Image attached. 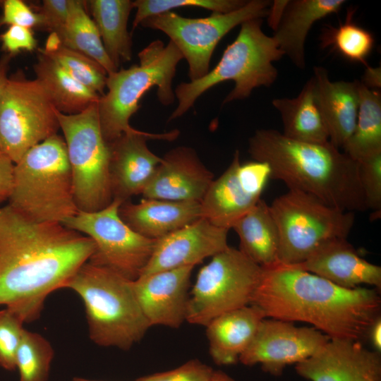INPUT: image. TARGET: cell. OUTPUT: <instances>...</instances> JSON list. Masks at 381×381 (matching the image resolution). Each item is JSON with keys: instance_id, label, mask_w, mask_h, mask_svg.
Returning a JSON list of instances; mask_svg holds the SVG:
<instances>
[{"instance_id": "obj_28", "label": "cell", "mask_w": 381, "mask_h": 381, "mask_svg": "<svg viewBox=\"0 0 381 381\" xmlns=\"http://www.w3.org/2000/svg\"><path fill=\"white\" fill-rule=\"evenodd\" d=\"M36 79L47 92L55 109L64 114H77L93 104L101 96L84 86L62 67L40 49L34 65Z\"/></svg>"}, {"instance_id": "obj_25", "label": "cell", "mask_w": 381, "mask_h": 381, "mask_svg": "<svg viewBox=\"0 0 381 381\" xmlns=\"http://www.w3.org/2000/svg\"><path fill=\"white\" fill-rule=\"evenodd\" d=\"M272 104L280 114L284 136L306 143L329 141V133L315 100L313 77L296 97L275 98Z\"/></svg>"}, {"instance_id": "obj_16", "label": "cell", "mask_w": 381, "mask_h": 381, "mask_svg": "<svg viewBox=\"0 0 381 381\" xmlns=\"http://www.w3.org/2000/svg\"><path fill=\"white\" fill-rule=\"evenodd\" d=\"M193 266L141 275L133 281L141 310L150 327L179 328L186 322Z\"/></svg>"}, {"instance_id": "obj_3", "label": "cell", "mask_w": 381, "mask_h": 381, "mask_svg": "<svg viewBox=\"0 0 381 381\" xmlns=\"http://www.w3.org/2000/svg\"><path fill=\"white\" fill-rule=\"evenodd\" d=\"M248 152L253 160L267 163L270 179L283 181L289 190L344 211L367 210L358 162L329 141H298L274 129H260L249 138Z\"/></svg>"}, {"instance_id": "obj_21", "label": "cell", "mask_w": 381, "mask_h": 381, "mask_svg": "<svg viewBox=\"0 0 381 381\" xmlns=\"http://www.w3.org/2000/svg\"><path fill=\"white\" fill-rule=\"evenodd\" d=\"M121 219L138 234L158 240L201 218L200 203L143 198L119 207Z\"/></svg>"}, {"instance_id": "obj_41", "label": "cell", "mask_w": 381, "mask_h": 381, "mask_svg": "<svg viewBox=\"0 0 381 381\" xmlns=\"http://www.w3.org/2000/svg\"><path fill=\"white\" fill-rule=\"evenodd\" d=\"M0 39L3 49L12 56L23 50L33 51L37 46L31 29L18 25L9 26Z\"/></svg>"}, {"instance_id": "obj_6", "label": "cell", "mask_w": 381, "mask_h": 381, "mask_svg": "<svg viewBox=\"0 0 381 381\" xmlns=\"http://www.w3.org/2000/svg\"><path fill=\"white\" fill-rule=\"evenodd\" d=\"M262 23L263 18H253L241 23L236 38L212 71L202 78L177 85L174 93L178 105L168 121L183 116L202 94L220 83H235L222 102L225 104L246 99L255 88L269 87L275 82L278 71L273 63L284 54L274 37L264 33Z\"/></svg>"}, {"instance_id": "obj_19", "label": "cell", "mask_w": 381, "mask_h": 381, "mask_svg": "<svg viewBox=\"0 0 381 381\" xmlns=\"http://www.w3.org/2000/svg\"><path fill=\"white\" fill-rule=\"evenodd\" d=\"M345 289L381 288V267L361 257L346 238L328 240L301 264L294 265Z\"/></svg>"}, {"instance_id": "obj_40", "label": "cell", "mask_w": 381, "mask_h": 381, "mask_svg": "<svg viewBox=\"0 0 381 381\" xmlns=\"http://www.w3.org/2000/svg\"><path fill=\"white\" fill-rule=\"evenodd\" d=\"M70 0H44L37 8L41 28L59 34L65 27L69 14Z\"/></svg>"}, {"instance_id": "obj_13", "label": "cell", "mask_w": 381, "mask_h": 381, "mask_svg": "<svg viewBox=\"0 0 381 381\" xmlns=\"http://www.w3.org/2000/svg\"><path fill=\"white\" fill-rule=\"evenodd\" d=\"M121 203L113 200L99 211H79L61 224L93 241L95 250L88 262L134 281L147 265L156 240L138 234L121 219Z\"/></svg>"}, {"instance_id": "obj_5", "label": "cell", "mask_w": 381, "mask_h": 381, "mask_svg": "<svg viewBox=\"0 0 381 381\" xmlns=\"http://www.w3.org/2000/svg\"><path fill=\"white\" fill-rule=\"evenodd\" d=\"M12 208L35 222H59L79 211L64 138L58 133L29 149L14 164Z\"/></svg>"}, {"instance_id": "obj_38", "label": "cell", "mask_w": 381, "mask_h": 381, "mask_svg": "<svg viewBox=\"0 0 381 381\" xmlns=\"http://www.w3.org/2000/svg\"><path fill=\"white\" fill-rule=\"evenodd\" d=\"M214 370L198 359H191L172 370L140 377L135 381H212Z\"/></svg>"}, {"instance_id": "obj_2", "label": "cell", "mask_w": 381, "mask_h": 381, "mask_svg": "<svg viewBox=\"0 0 381 381\" xmlns=\"http://www.w3.org/2000/svg\"><path fill=\"white\" fill-rule=\"evenodd\" d=\"M262 268L251 304L266 318L309 323L329 339L361 341L380 315L375 288L345 289L294 265Z\"/></svg>"}, {"instance_id": "obj_7", "label": "cell", "mask_w": 381, "mask_h": 381, "mask_svg": "<svg viewBox=\"0 0 381 381\" xmlns=\"http://www.w3.org/2000/svg\"><path fill=\"white\" fill-rule=\"evenodd\" d=\"M138 58L139 64L107 75V91L97 102L100 128L107 143L136 130L130 125V119L152 87H157V97L163 105H170L176 99L171 84L177 64L183 59L176 46L170 40L165 45L157 40L142 49Z\"/></svg>"}, {"instance_id": "obj_20", "label": "cell", "mask_w": 381, "mask_h": 381, "mask_svg": "<svg viewBox=\"0 0 381 381\" xmlns=\"http://www.w3.org/2000/svg\"><path fill=\"white\" fill-rule=\"evenodd\" d=\"M315 97L329 133V141L342 148L356 126L359 85L353 81H331L322 66L313 68Z\"/></svg>"}, {"instance_id": "obj_11", "label": "cell", "mask_w": 381, "mask_h": 381, "mask_svg": "<svg viewBox=\"0 0 381 381\" xmlns=\"http://www.w3.org/2000/svg\"><path fill=\"white\" fill-rule=\"evenodd\" d=\"M47 92L21 71L8 77L0 95V151L14 164L60 128Z\"/></svg>"}, {"instance_id": "obj_12", "label": "cell", "mask_w": 381, "mask_h": 381, "mask_svg": "<svg viewBox=\"0 0 381 381\" xmlns=\"http://www.w3.org/2000/svg\"><path fill=\"white\" fill-rule=\"evenodd\" d=\"M272 3L250 0L241 8L222 13L213 12L206 18H190L169 11L145 19L140 25L165 33L188 64L190 81L203 78L209 71L217 44L236 26L253 18L267 16Z\"/></svg>"}, {"instance_id": "obj_8", "label": "cell", "mask_w": 381, "mask_h": 381, "mask_svg": "<svg viewBox=\"0 0 381 381\" xmlns=\"http://www.w3.org/2000/svg\"><path fill=\"white\" fill-rule=\"evenodd\" d=\"M270 207L279 234L277 263L285 265L302 263L328 240L346 238L355 220L354 212L295 190L277 197Z\"/></svg>"}, {"instance_id": "obj_1", "label": "cell", "mask_w": 381, "mask_h": 381, "mask_svg": "<svg viewBox=\"0 0 381 381\" xmlns=\"http://www.w3.org/2000/svg\"><path fill=\"white\" fill-rule=\"evenodd\" d=\"M95 250L88 236L59 222H35L9 205L0 207V306L25 323L67 284Z\"/></svg>"}, {"instance_id": "obj_10", "label": "cell", "mask_w": 381, "mask_h": 381, "mask_svg": "<svg viewBox=\"0 0 381 381\" xmlns=\"http://www.w3.org/2000/svg\"><path fill=\"white\" fill-rule=\"evenodd\" d=\"M262 271L233 247L212 256L190 288L186 322L205 327L220 315L250 305Z\"/></svg>"}, {"instance_id": "obj_44", "label": "cell", "mask_w": 381, "mask_h": 381, "mask_svg": "<svg viewBox=\"0 0 381 381\" xmlns=\"http://www.w3.org/2000/svg\"><path fill=\"white\" fill-rule=\"evenodd\" d=\"M362 83L367 87H380V68L366 66V70Z\"/></svg>"}, {"instance_id": "obj_36", "label": "cell", "mask_w": 381, "mask_h": 381, "mask_svg": "<svg viewBox=\"0 0 381 381\" xmlns=\"http://www.w3.org/2000/svg\"><path fill=\"white\" fill-rule=\"evenodd\" d=\"M23 320L13 310H0V367L16 370V356L23 332Z\"/></svg>"}, {"instance_id": "obj_22", "label": "cell", "mask_w": 381, "mask_h": 381, "mask_svg": "<svg viewBox=\"0 0 381 381\" xmlns=\"http://www.w3.org/2000/svg\"><path fill=\"white\" fill-rule=\"evenodd\" d=\"M265 318L262 310L250 304L211 320L205 327L212 361L220 366L238 362Z\"/></svg>"}, {"instance_id": "obj_14", "label": "cell", "mask_w": 381, "mask_h": 381, "mask_svg": "<svg viewBox=\"0 0 381 381\" xmlns=\"http://www.w3.org/2000/svg\"><path fill=\"white\" fill-rule=\"evenodd\" d=\"M329 339L313 327H297L291 322L265 318L239 362L246 366L259 364L263 372L280 376L288 365L310 358Z\"/></svg>"}, {"instance_id": "obj_35", "label": "cell", "mask_w": 381, "mask_h": 381, "mask_svg": "<svg viewBox=\"0 0 381 381\" xmlns=\"http://www.w3.org/2000/svg\"><path fill=\"white\" fill-rule=\"evenodd\" d=\"M244 0H136L133 1L136 8L132 30L145 19L181 7H198L214 13H226L242 7Z\"/></svg>"}, {"instance_id": "obj_30", "label": "cell", "mask_w": 381, "mask_h": 381, "mask_svg": "<svg viewBox=\"0 0 381 381\" xmlns=\"http://www.w3.org/2000/svg\"><path fill=\"white\" fill-rule=\"evenodd\" d=\"M342 149L356 162L381 152V94L361 81L356 126Z\"/></svg>"}, {"instance_id": "obj_32", "label": "cell", "mask_w": 381, "mask_h": 381, "mask_svg": "<svg viewBox=\"0 0 381 381\" xmlns=\"http://www.w3.org/2000/svg\"><path fill=\"white\" fill-rule=\"evenodd\" d=\"M40 50L78 82L100 96L105 94L107 73L104 68L85 54L63 45L55 33H51L44 49Z\"/></svg>"}, {"instance_id": "obj_46", "label": "cell", "mask_w": 381, "mask_h": 381, "mask_svg": "<svg viewBox=\"0 0 381 381\" xmlns=\"http://www.w3.org/2000/svg\"><path fill=\"white\" fill-rule=\"evenodd\" d=\"M212 381H237L221 370H215Z\"/></svg>"}, {"instance_id": "obj_17", "label": "cell", "mask_w": 381, "mask_h": 381, "mask_svg": "<svg viewBox=\"0 0 381 381\" xmlns=\"http://www.w3.org/2000/svg\"><path fill=\"white\" fill-rule=\"evenodd\" d=\"M228 231L200 218L156 240L151 258L140 276L195 267L228 248Z\"/></svg>"}, {"instance_id": "obj_15", "label": "cell", "mask_w": 381, "mask_h": 381, "mask_svg": "<svg viewBox=\"0 0 381 381\" xmlns=\"http://www.w3.org/2000/svg\"><path fill=\"white\" fill-rule=\"evenodd\" d=\"M179 135V131L150 133L135 130L121 135L108 143L110 150L109 174L113 200L121 202L142 194L152 179L161 157L147 147L148 140L171 141Z\"/></svg>"}, {"instance_id": "obj_9", "label": "cell", "mask_w": 381, "mask_h": 381, "mask_svg": "<svg viewBox=\"0 0 381 381\" xmlns=\"http://www.w3.org/2000/svg\"><path fill=\"white\" fill-rule=\"evenodd\" d=\"M71 167L78 211L94 212L113 200L109 174L110 150L99 125L97 103L77 114L56 110Z\"/></svg>"}, {"instance_id": "obj_37", "label": "cell", "mask_w": 381, "mask_h": 381, "mask_svg": "<svg viewBox=\"0 0 381 381\" xmlns=\"http://www.w3.org/2000/svg\"><path fill=\"white\" fill-rule=\"evenodd\" d=\"M359 179L367 210L375 212L373 219L381 214V152L358 162Z\"/></svg>"}, {"instance_id": "obj_39", "label": "cell", "mask_w": 381, "mask_h": 381, "mask_svg": "<svg viewBox=\"0 0 381 381\" xmlns=\"http://www.w3.org/2000/svg\"><path fill=\"white\" fill-rule=\"evenodd\" d=\"M4 25H18L31 29L41 27L42 19L38 13L34 12L21 0H5L3 2V15L0 27Z\"/></svg>"}, {"instance_id": "obj_29", "label": "cell", "mask_w": 381, "mask_h": 381, "mask_svg": "<svg viewBox=\"0 0 381 381\" xmlns=\"http://www.w3.org/2000/svg\"><path fill=\"white\" fill-rule=\"evenodd\" d=\"M104 48L119 69L121 62L132 57V40L127 25L133 1L130 0L88 1Z\"/></svg>"}, {"instance_id": "obj_47", "label": "cell", "mask_w": 381, "mask_h": 381, "mask_svg": "<svg viewBox=\"0 0 381 381\" xmlns=\"http://www.w3.org/2000/svg\"><path fill=\"white\" fill-rule=\"evenodd\" d=\"M73 381H102V380H89L83 377H75L73 379Z\"/></svg>"}, {"instance_id": "obj_27", "label": "cell", "mask_w": 381, "mask_h": 381, "mask_svg": "<svg viewBox=\"0 0 381 381\" xmlns=\"http://www.w3.org/2000/svg\"><path fill=\"white\" fill-rule=\"evenodd\" d=\"M367 349L361 341L330 339L317 353L295 365L308 381H347Z\"/></svg>"}, {"instance_id": "obj_31", "label": "cell", "mask_w": 381, "mask_h": 381, "mask_svg": "<svg viewBox=\"0 0 381 381\" xmlns=\"http://www.w3.org/2000/svg\"><path fill=\"white\" fill-rule=\"evenodd\" d=\"M85 2L70 0L67 23L64 29L56 35L63 45L95 61L109 75L119 69L108 56L97 28L86 12Z\"/></svg>"}, {"instance_id": "obj_4", "label": "cell", "mask_w": 381, "mask_h": 381, "mask_svg": "<svg viewBox=\"0 0 381 381\" xmlns=\"http://www.w3.org/2000/svg\"><path fill=\"white\" fill-rule=\"evenodd\" d=\"M83 302L90 339L103 347L128 351L151 327L136 298L133 281L84 263L67 284Z\"/></svg>"}, {"instance_id": "obj_23", "label": "cell", "mask_w": 381, "mask_h": 381, "mask_svg": "<svg viewBox=\"0 0 381 381\" xmlns=\"http://www.w3.org/2000/svg\"><path fill=\"white\" fill-rule=\"evenodd\" d=\"M239 152L217 179H214L200 201L201 218L220 228L230 229L244 214L260 200L242 182L238 167Z\"/></svg>"}, {"instance_id": "obj_24", "label": "cell", "mask_w": 381, "mask_h": 381, "mask_svg": "<svg viewBox=\"0 0 381 381\" xmlns=\"http://www.w3.org/2000/svg\"><path fill=\"white\" fill-rule=\"evenodd\" d=\"M344 0H288L272 36L278 47L298 68L306 66L305 42L318 20L338 13Z\"/></svg>"}, {"instance_id": "obj_18", "label": "cell", "mask_w": 381, "mask_h": 381, "mask_svg": "<svg viewBox=\"0 0 381 381\" xmlns=\"http://www.w3.org/2000/svg\"><path fill=\"white\" fill-rule=\"evenodd\" d=\"M214 174L190 147L179 146L168 151L142 195L145 199L171 201L202 200Z\"/></svg>"}, {"instance_id": "obj_43", "label": "cell", "mask_w": 381, "mask_h": 381, "mask_svg": "<svg viewBox=\"0 0 381 381\" xmlns=\"http://www.w3.org/2000/svg\"><path fill=\"white\" fill-rule=\"evenodd\" d=\"M368 338L375 349L374 351H381V317L378 316L370 325L368 333Z\"/></svg>"}, {"instance_id": "obj_26", "label": "cell", "mask_w": 381, "mask_h": 381, "mask_svg": "<svg viewBox=\"0 0 381 381\" xmlns=\"http://www.w3.org/2000/svg\"><path fill=\"white\" fill-rule=\"evenodd\" d=\"M231 229L238 236V250L252 261L261 267L277 262L278 229L265 200L260 199Z\"/></svg>"}, {"instance_id": "obj_33", "label": "cell", "mask_w": 381, "mask_h": 381, "mask_svg": "<svg viewBox=\"0 0 381 381\" xmlns=\"http://www.w3.org/2000/svg\"><path fill=\"white\" fill-rule=\"evenodd\" d=\"M353 11H349L346 21L337 28L327 27L320 35L322 49L330 47L341 56L368 66L366 58L374 46L371 32L352 20Z\"/></svg>"}, {"instance_id": "obj_42", "label": "cell", "mask_w": 381, "mask_h": 381, "mask_svg": "<svg viewBox=\"0 0 381 381\" xmlns=\"http://www.w3.org/2000/svg\"><path fill=\"white\" fill-rule=\"evenodd\" d=\"M14 163L0 152V204L8 200L13 186Z\"/></svg>"}, {"instance_id": "obj_34", "label": "cell", "mask_w": 381, "mask_h": 381, "mask_svg": "<svg viewBox=\"0 0 381 381\" xmlns=\"http://www.w3.org/2000/svg\"><path fill=\"white\" fill-rule=\"evenodd\" d=\"M54 350L41 334L25 329L16 356L20 381H47Z\"/></svg>"}, {"instance_id": "obj_45", "label": "cell", "mask_w": 381, "mask_h": 381, "mask_svg": "<svg viewBox=\"0 0 381 381\" xmlns=\"http://www.w3.org/2000/svg\"><path fill=\"white\" fill-rule=\"evenodd\" d=\"M12 58L13 56L8 54H4L0 58V95L8 77V71L9 68L10 61Z\"/></svg>"}]
</instances>
